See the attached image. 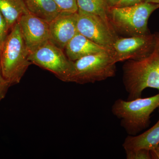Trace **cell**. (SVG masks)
Masks as SVG:
<instances>
[{"instance_id":"20","label":"cell","mask_w":159,"mask_h":159,"mask_svg":"<svg viewBox=\"0 0 159 159\" xmlns=\"http://www.w3.org/2000/svg\"><path fill=\"white\" fill-rule=\"evenodd\" d=\"M144 0H120L119 2L114 7H122L132 6L142 2Z\"/></svg>"},{"instance_id":"5","label":"cell","mask_w":159,"mask_h":159,"mask_svg":"<svg viewBox=\"0 0 159 159\" xmlns=\"http://www.w3.org/2000/svg\"><path fill=\"white\" fill-rule=\"evenodd\" d=\"M116 61L109 52H101L73 61V69L68 82L79 84L94 83L115 77Z\"/></svg>"},{"instance_id":"3","label":"cell","mask_w":159,"mask_h":159,"mask_svg":"<svg viewBox=\"0 0 159 159\" xmlns=\"http://www.w3.org/2000/svg\"><path fill=\"white\" fill-rule=\"evenodd\" d=\"M159 107V93L131 100L117 99L112 106L111 112L120 119L121 126L128 135L135 136L148 128L151 115Z\"/></svg>"},{"instance_id":"13","label":"cell","mask_w":159,"mask_h":159,"mask_svg":"<svg viewBox=\"0 0 159 159\" xmlns=\"http://www.w3.org/2000/svg\"><path fill=\"white\" fill-rule=\"evenodd\" d=\"M28 11L48 23L60 13L54 0H24Z\"/></svg>"},{"instance_id":"6","label":"cell","mask_w":159,"mask_h":159,"mask_svg":"<svg viewBox=\"0 0 159 159\" xmlns=\"http://www.w3.org/2000/svg\"><path fill=\"white\" fill-rule=\"evenodd\" d=\"M29 59L33 64L50 71L62 81L68 82L73 61L68 58L63 50L50 40L30 52Z\"/></svg>"},{"instance_id":"7","label":"cell","mask_w":159,"mask_h":159,"mask_svg":"<svg viewBox=\"0 0 159 159\" xmlns=\"http://www.w3.org/2000/svg\"><path fill=\"white\" fill-rule=\"evenodd\" d=\"M77 28L80 34L113 54V45L118 38L113 27L95 15L78 10Z\"/></svg>"},{"instance_id":"10","label":"cell","mask_w":159,"mask_h":159,"mask_svg":"<svg viewBox=\"0 0 159 159\" xmlns=\"http://www.w3.org/2000/svg\"><path fill=\"white\" fill-rule=\"evenodd\" d=\"M77 12H61L49 23L50 41L63 50L78 32Z\"/></svg>"},{"instance_id":"25","label":"cell","mask_w":159,"mask_h":159,"mask_svg":"<svg viewBox=\"0 0 159 159\" xmlns=\"http://www.w3.org/2000/svg\"><path fill=\"white\" fill-rule=\"evenodd\" d=\"M1 49H0V60H1Z\"/></svg>"},{"instance_id":"19","label":"cell","mask_w":159,"mask_h":159,"mask_svg":"<svg viewBox=\"0 0 159 159\" xmlns=\"http://www.w3.org/2000/svg\"><path fill=\"white\" fill-rule=\"evenodd\" d=\"M9 30V28L6 19L0 11V32L4 40L8 35Z\"/></svg>"},{"instance_id":"15","label":"cell","mask_w":159,"mask_h":159,"mask_svg":"<svg viewBox=\"0 0 159 159\" xmlns=\"http://www.w3.org/2000/svg\"><path fill=\"white\" fill-rule=\"evenodd\" d=\"M77 3L78 10L97 16L113 27L109 17L110 7L107 0H77Z\"/></svg>"},{"instance_id":"11","label":"cell","mask_w":159,"mask_h":159,"mask_svg":"<svg viewBox=\"0 0 159 159\" xmlns=\"http://www.w3.org/2000/svg\"><path fill=\"white\" fill-rule=\"evenodd\" d=\"M65 54L70 61H74L80 58L101 52L112 53L77 32L69 41L65 48Z\"/></svg>"},{"instance_id":"21","label":"cell","mask_w":159,"mask_h":159,"mask_svg":"<svg viewBox=\"0 0 159 159\" xmlns=\"http://www.w3.org/2000/svg\"><path fill=\"white\" fill-rule=\"evenodd\" d=\"M152 159H159V143L150 150Z\"/></svg>"},{"instance_id":"12","label":"cell","mask_w":159,"mask_h":159,"mask_svg":"<svg viewBox=\"0 0 159 159\" xmlns=\"http://www.w3.org/2000/svg\"><path fill=\"white\" fill-rule=\"evenodd\" d=\"M159 115V107H158ZM159 143V118L157 123L145 132L138 135H128L122 144L125 150L145 148L151 150Z\"/></svg>"},{"instance_id":"16","label":"cell","mask_w":159,"mask_h":159,"mask_svg":"<svg viewBox=\"0 0 159 159\" xmlns=\"http://www.w3.org/2000/svg\"><path fill=\"white\" fill-rule=\"evenodd\" d=\"M61 12L75 13L78 11L77 0H54Z\"/></svg>"},{"instance_id":"9","label":"cell","mask_w":159,"mask_h":159,"mask_svg":"<svg viewBox=\"0 0 159 159\" xmlns=\"http://www.w3.org/2000/svg\"><path fill=\"white\" fill-rule=\"evenodd\" d=\"M18 22L29 53L50 40L49 23L44 20L29 12Z\"/></svg>"},{"instance_id":"2","label":"cell","mask_w":159,"mask_h":159,"mask_svg":"<svg viewBox=\"0 0 159 159\" xmlns=\"http://www.w3.org/2000/svg\"><path fill=\"white\" fill-rule=\"evenodd\" d=\"M11 29L1 48L0 66L3 77L11 86L20 83L32 63L18 22Z\"/></svg>"},{"instance_id":"4","label":"cell","mask_w":159,"mask_h":159,"mask_svg":"<svg viewBox=\"0 0 159 159\" xmlns=\"http://www.w3.org/2000/svg\"><path fill=\"white\" fill-rule=\"evenodd\" d=\"M159 9V4L142 2L132 6L112 7L109 17L115 31L129 36L150 33L148 29L151 15Z\"/></svg>"},{"instance_id":"8","label":"cell","mask_w":159,"mask_h":159,"mask_svg":"<svg viewBox=\"0 0 159 159\" xmlns=\"http://www.w3.org/2000/svg\"><path fill=\"white\" fill-rule=\"evenodd\" d=\"M154 44V34L117 38L114 43L113 56L116 62L143 59L150 54Z\"/></svg>"},{"instance_id":"17","label":"cell","mask_w":159,"mask_h":159,"mask_svg":"<svg viewBox=\"0 0 159 159\" xmlns=\"http://www.w3.org/2000/svg\"><path fill=\"white\" fill-rule=\"evenodd\" d=\"M127 159H152L150 150L140 148L134 150H125Z\"/></svg>"},{"instance_id":"14","label":"cell","mask_w":159,"mask_h":159,"mask_svg":"<svg viewBox=\"0 0 159 159\" xmlns=\"http://www.w3.org/2000/svg\"><path fill=\"white\" fill-rule=\"evenodd\" d=\"M0 11L6 19L9 30L23 15L29 12L24 0H0Z\"/></svg>"},{"instance_id":"18","label":"cell","mask_w":159,"mask_h":159,"mask_svg":"<svg viewBox=\"0 0 159 159\" xmlns=\"http://www.w3.org/2000/svg\"><path fill=\"white\" fill-rule=\"evenodd\" d=\"M11 84L3 77L0 66V101L6 97L8 89Z\"/></svg>"},{"instance_id":"1","label":"cell","mask_w":159,"mask_h":159,"mask_svg":"<svg viewBox=\"0 0 159 159\" xmlns=\"http://www.w3.org/2000/svg\"><path fill=\"white\" fill-rule=\"evenodd\" d=\"M153 34L154 44L150 54L143 59L126 61L122 66L128 100L140 98L147 88L159 91V31Z\"/></svg>"},{"instance_id":"24","label":"cell","mask_w":159,"mask_h":159,"mask_svg":"<svg viewBox=\"0 0 159 159\" xmlns=\"http://www.w3.org/2000/svg\"><path fill=\"white\" fill-rule=\"evenodd\" d=\"M4 41L5 40L3 39L2 34H1V32H0V49L2 48Z\"/></svg>"},{"instance_id":"23","label":"cell","mask_w":159,"mask_h":159,"mask_svg":"<svg viewBox=\"0 0 159 159\" xmlns=\"http://www.w3.org/2000/svg\"><path fill=\"white\" fill-rule=\"evenodd\" d=\"M143 2L159 4V0H144Z\"/></svg>"},{"instance_id":"22","label":"cell","mask_w":159,"mask_h":159,"mask_svg":"<svg viewBox=\"0 0 159 159\" xmlns=\"http://www.w3.org/2000/svg\"><path fill=\"white\" fill-rule=\"evenodd\" d=\"M120 0H107L110 8L115 7L119 2Z\"/></svg>"}]
</instances>
